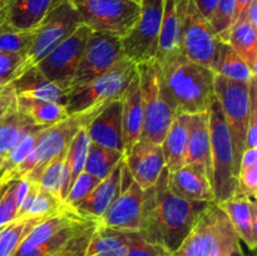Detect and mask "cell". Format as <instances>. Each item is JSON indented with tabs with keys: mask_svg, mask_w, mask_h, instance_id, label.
Here are the masks:
<instances>
[{
	"mask_svg": "<svg viewBox=\"0 0 257 256\" xmlns=\"http://www.w3.org/2000/svg\"><path fill=\"white\" fill-rule=\"evenodd\" d=\"M167 173L165 168L157 182L143 190L138 232L150 242L162 246L172 256L212 202H192L178 197L168 187Z\"/></svg>",
	"mask_w": 257,
	"mask_h": 256,
	"instance_id": "cell-1",
	"label": "cell"
},
{
	"mask_svg": "<svg viewBox=\"0 0 257 256\" xmlns=\"http://www.w3.org/2000/svg\"><path fill=\"white\" fill-rule=\"evenodd\" d=\"M97 225L67 205L38 223L13 256H85Z\"/></svg>",
	"mask_w": 257,
	"mask_h": 256,
	"instance_id": "cell-2",
	"label": "cell"
},
{
	"mask_svg": "<svg viewBox=\"0 0 257 256\" xmlns=\"http://www.w3.org/2000/svg\"><path fill=\"white\" fill-rule=\"evenodd\" d=\"M158 67L161 93L176 115L207 112L216 98V74L211 68L183 54L167 58Z\"/></svg>",
	"mask_w": 257,
	"mask_h": 256,
	"instance_id": "cell-3",
	"label": "cell"
},
{
	"mask_svg": "<svg viewBox=\"0 0 257 256\" xmlns=\"http://www.w3.org/2000/svg\"><path fill=\"white\" fill-rule=\"evenodd\" d=\"M104 105L90 108L84 112L74 113V114H68L64 119L49 125L40 136L34 150L25 158L24 162L15 168L10 175L3 178L0 183L19 180V178H25L29 182H37L45 166L59 153L67 150L70 141L77 135L78 131L83 127H88V124Z\"/></svg>",
	"mask_w": 257,
	"mask_h": 256,
	"instance_id": "cell-4",
	"label": "cell"
},
{
	"mask_svg": "<svg viewBox=\"0 0 257 256\" xmlns=\"http://www.w3.org/2000/svg\"><path fill=\"white\" fill-rule=\"evenodd\" d=\"M207 113L212 161V190L215 202L220 203L235 195L238 168L236 166L227 122L217 98L212 100Z\"/></svg>",
	"mask_w": 257,
	"mask_h": 256,
	"instance_id": "cell-5",
	"label": "cell"
},
{
	"mask_svg": "<svg viewBox=\"0 0 257 256\" xmlns=\"http://www.w3.org/2000/svg\"><path fill=\"white\" fill-rule=\"evenodd\" d=\"M240 241L227 215L216 202L210 203L185 242L172 256H230Z\"/></svg>",
	"mask_w": 257,
	"mask_h": 256,
	"instance_id": "cell-6",
	"label": "cell"
},
{
	"mask_svg": "<svg viewBox=\"0 0 257 256\" xmlns=\"http://www.w3.org/2000/svg\"><path fill=\"white\" fill-rule=\"evenodd\" d=\"M143 104V127L141 140L161 145L176 117L175 110L160 89V67L156 60L137 64Z\"/></svg>",
	"mask_w": 257,
	"mask_h": 256,
	"instance_id": "cell-7",
	"label": "cell"
},
{
	"mask_svg": "<svg viewBox=\"0 0 257 256\" xmlns=\"http://www.w3.org/2000/svg\"><path fill=\"white\" fill-rule=\"evenodd\" d=\"M136 73L137 65L124 58L107 73L77 89L70 90L65 104L68 114L84 112L120 99Z\"/></svg>",
	"mask_w": 257,
	"mask_h": 256,
	"instance_id": "cell-8",
	"label": "cell"
},
{
	"mask_svg": "<svg viewBox=\"0 0 257 256\" xmlns=\"http://www.w3.org/2000/svg\"><path fill=\"white\" fill-rule=\"evenodd\" d=\"M79 14L82 24L92 32L123 38L128 34L141 13L136 0H69Z\"/></svg>",
	"mask_w": 257,
	"mask_h": 256,
	"instance_id": "cell-9",
	"label": "cell"
},
{
	"mask_svg": "<svg viewBox=\"0 0 257 256\" xmlns=\"http://www.w3.org/2000/svg\"><path fill=\"white\" fill-rule=\"evenodd\" d=\"M82 24L79 14L69 0L60 3L35 28V39L23 59L22 74L37 67L52 50L77 30Z\"/></svg>",
	"mask_w": 257,
	"mask_h": 256,
	"instance_id": "cell-10",
	"label": "cell"
},
{
	"mask_svg": "<svg viewBox=\"0 0 257 256\" xmlns=\"http://www.w3.org/2000/svg\"><path fill=\"white\" fill-rule=\"evenodd\" d=\"M215 93L227 122L236 166L238 168L241 156L246 150V133L250 110L248 83L235 82L216 75Z\"/></svg>",
	"mask_w": 257,
	"mask_h": 256,
	"instance_id": "cell-11",
	"label": "cell"
},
{
	"mask_svg": "<svg viewBox=\"0 0 257 256\" xmlns=\"http://www.w3.org/2000/svg\"><path fill=\"white\" fill-rule=\"evenodd\" d=\"M165 0H141L137 22L122 38L124 57L136 65L156 59Z\"/></svg>",
	"mask_w": 257,
	"mask_h": 256,
	"instance_id": "cell-12",
	"label": "cell"
},
{
	"mask_svg": "<svg viewBox=\"0 0 257 256\" xmlns=\"http://www.w3.org/2000/svg\"><path fill=\"white\" fill-rule=\"evenodd\" d=\"M124 58L122 38L107 33L92 32L80 57L70 90L77 89L107 73Z\"/></svg>",
	"mask_w": 257,
	"mask_h": 256,
	"instance_id": "cell-13",
	"label": "cell"
},
{
	"mask_svg": "<svg viewBox=\"0 0 257 256\" xmlns=\"http://www.w3.org/2000/svg\"><path fill=\"white\" fill-rule=\"evenodd\" d=\"M220 42L210 22L202 17L195 3L190 0L181 29L182 54L192 62L212 68Z\"/></svg>",
	"mask_w": 257,
	"mask_h": 256,
	"instance_id": "cell-14",
	"label": "cell"
},
{
	"mask_svg": "<svg viewBox=\"0 0 257 256\" xmlns=\"http://www.w3.org/2000/svg\"><path fill=\"white\" fill-rule=\"evenodd\" d=\"M90 34L92 30L87 25L80 24L72 35L38 63L37 68L48 79L70 90V84Z\"/></svg>",
	"mask_w": 257,
	"mask_h": 256,
	"instance_id": "cell-15",
	"label": "cell"
},
{
	"mask_svg": "<svg viewBox=\"0 0 257 256\" xmlns=\"http://www.w3.org/2000/svg\"><path fill=\"white\" fill-rule=\"evenodd\" d=\"M124 162L133 181L142 190L152 187L166 168L161 145L143 140L124 153Z\"/></svg>",
	"mask_w": 257,
	"mask_h": 256,
	"instance_id": "cell-16",
	"label": "cell"
},
{
	"mask_svg": "<svg viewBox=\"0 0 257 256\" xmlns=\"http://www.w3.org/2000/svg\"><path fill=\"white\" fill-rule=\"evenodd\" d=\"M143 190L132 181L128 187L122 188L114 202L97 221L99 225L125 231H138L142 215Z\"/></svg>",
	"mask_w": 257,
	"mask_h": 256,
	"instance_id": "cell-17",
	"label": "cell"
},
{
	"mask_svg": "<svg viewBox=\"0 0 257 256\" xmlns=\"http://www.w3.org/2000/svg\"><path fill=\"white\" fill-rule=\"evenodd\" d=\"M168 187L175 195L192 202H215L212 183L205 168L186 163L177 171L167 173Z\"/></svg>",
	"mask_w": 257,
	"mask_h": 256,
	"instance_id": "cell-18",
	"label": "cell"
},
{
	"mask_svg": "<svg viewBox=\"0 0 257 256\" xmlns=\"http://www.w3.org/2000/svg\"><path fill=\"white\" fill-rule=\"evenodd\" d=\"M90 142L124 155L122 100H112L102 108L87 127Z\"/></svg>",
	"mask_w": 257,
	"mask_h": 256,
	"instance_id": "cell-19",
	"label": "cell"
},
{
	"mask_svg": "<svg viewBox=\"0 0 257 256\" xmlns=\"http://www.w3.org/2000/svg\"><path fill=\"white\" fill-rule=\"evenodd\" d=\"M217 205L227 215L240 241L245 242L251 251L255 250L257 246V206L255 200L233 195Z\"/></svg>",
	"mask_w": 257,
	"mask_h": 256,
	"instance_id": "cell-20",
	"label": "cell"
},
{
	"mask_svg": "<svg viewBox=\"0 0 257 256\" xmlns=\"http://www.w3.org/2000/svg\"><path fill=\"white\" fill-rule=\"evenodd\" d=\"M122 165L123 160L113 168L107 177L98 182L92 192L79 205L73 207L79 215L98 221L109 208L122 191Z\"/></svg>",
	"mask_w": 257,
	"mask_h": 256,
	"instance_id": "cell-21",
	"label": "cell"
},
{
	"mask_svg": "<svg viewBox=\"0 0 257 256\" xmlns=\"http://www.w3.org/2000/svg\"><path fill=\"white\" fill-rule=\"evenodd\" d=\"M64 0H12L0 12V19L18 30L35 29Z\"/></svg>",
	"mask_w": 257,
	"mask_h": 256,
	"instance_id": "cell-22",
	"label": "cell"
},
{
	"mask_svg": "<svg viewBox=\"0 0 257 256\" xmlns=\"http://www.w3.org/2000/svg\"><path fill=\"white\" fill-rule=\"evenodd\" d=\"M15 94L22 97L37 98L57 104H67L69 90L57 83L48 79L37 67H33L23 73L19 78L12 83Z\"/></svg>",
	"mask_w": 257,
	"mask_h": 256,
	"instance_id": "cell-23",
	"label": "cell"
},
{
	"mask_svg": "<svg viewBox=\"0 0 257 256\" xmlns=\"http://www.w3.org/2000/svg\"><path fill=\"white\" fill-rule=\"evenodd\" d=\"M122 123L124 153L141 140L143 127V104L138 73L128 84L122 98Z\"/></svg>",
	"mask_w": 257,
	"mask_h": 256,
	"instance_id": "cell-24",
	"label": "cell"
},
{
	"mask_svg": "<svg viewBox=\"0 0 257 256\" xmlns=\"http://www.w3.org/2000/svg\"><path fill=\"white\" fill-rule=\"evenodd\" d=\"M186 163L202 166L212 183V161H211L210 124L208 113L190 114L188 118V142Z\"/></svg>",
	"mask_w": 257,
	"mask_h": 256,
	"instance_id": "cell-25",
	"label": "cell"
},
{
	"mask_svg": "<svg viewBox=\"0 0 257 256\" xmlns=\"http://www.w3.org/2000/svg\"><path fill=\"white\" fill-rule=\"evenodd\" d=\"M188 118L190 114H177L173 118L162 143L166 170L173 172L186 165L188 142Z\"/></svg>",
	"mask_w": 257,
	"mask_h": 256,
	"instance_id": "cell-26",
	"label": "cell"
},
{
	"mask_svg": "<svg viewBox=\"0 0 257 256\" xmlns=\"http://www.w3.org/2000/svg\"><path fill=\"white\" fill-rule=\"evenodd\" d=\"M130 231L107 227L98 223L90 237L85 256H125Z\"/></svg>",
	"mask_w": 257,
	"mask_h": 256,
	"instance_id": "cell-27",
	"label": "cell"
},
{
	"mask_svg": "<svg viewBox=\"0 0 257 256\" xmlns=\"http://www.w3.org/2000/svg\"><path fill=\"white\" fill-rule=\"evenodd\" d=\"M89 145L90 138L88 135L87 127H83L78 131L77 135L73 137L69 146H68L64 160V171H63V201H64L68 191L70 190L78 176L84 171V163Z\"/></svg>",
	"mask_w": 257,
	"mask_h": 256,
	"instance_id": "cell-28",
	"label": "cell"
},
{
	"mask_svg": "<svg viewBox=\"0 0 257 256\" xmlns=\"http://www.w3.org/2000/svg\"><path fill=\"white\" fill-rule=\"evenodd\" d=\"M17 109L39 127H49L68 115L64 105L22 95H17Z\"/></svg>",
	"mask_w": 257,
	"mask_h": 256,
	"instance_id": "cell-29",
	"label": "cell"
},
{
	"mask_svg": "<svg viewBox=\"0 0 257 256\" xmlns=\"http://www.w3.org/2000/svg\"><path fill=\"white\" fill-rule=\"evenodd\" d=\"M211 69L216 75L235 82L250 83V80L256 77L240 55L226 42H220L217 55Z\"/></svg>",
	"mask_w": 257,
	"mask_h": 256,
	"instance_id": "cell-30",
	"label": "cell"
},
{
	"mask_svg": "<svg viewBox=\"0 0 257 256\" xmlns=\"http://www.w3.org/2000/svg\"><path fill=\"white\" fill-rule=\"evenodd\" d=\"M232 49L248 65L253 74L257 68V29L251 27L246 20L233 23L228 33L227 42Z\"/></svg>",
	"mask_w": 257,
	"mask_h": 256,
	"instance_id": "cell-31",
	"label": "cell"
},
{
	"mask_svg": "<svg viewBox=\"0 0 257 256\" xmlns=\"http://www.w3.org/2000/svg\"><path fill=\"white\" fill-rule=\"evenodd\" d=\"M50 216H20L0 228V256H13L30 231Z\"/></svg>",
	"mask_w": 257,
	"mask_h": 256,
	"instance_id": "cell-32",
	"label": "cell"
},
{
	"mask_svg": "<svg viewBox=\"0 0 257 256\" xmlns=\"http://www.w3.org/2000/svg\"><path fill=\"white\" fill-rule=\"evenodd\" d=\"M39 125H35L15 108L0 120V156H5L27 133Z\"/></svg>",
	"mask_w": 257,
	"mask_h": 256,
	"instance_id": "cell-33",
	"label": "cell"
},
{
	"mask_svg": "<svg viewBox=\"0 0 257 256\" xmlns=\"http://www.w3.org/2000/svg\"><path fill=\"white\" fill-rule=\"evenodd\" d=\"M123 157L124 155L122 152L90 142L85 158L84 172L89 173L98 180H103L112 172L113 168L123 160Z\"/></svg>",
	"mask_w": 257,
	"mask_h": 256,
	"instance_id": "cell-34",
	"label": "cell"
},
{
	"mask_svg": "<svg viewBox=\"0 0 257 256\" xmlns=\"http://www.w3.org/2000/svg\"><path fill=\"white\" fill-rule=\"evenodd\" d=\"M29 183L25 178L7 182V188L0 197V228L18 217L20 205L27 195Z\"/></svg>",
	"mask_w": 257,
	"mask_h": 256,
	"instance_id": "cell-35",
	"label": "cell"
},
{
	"mask_svg": "<svg viewBox=\"0 0 257 256\" xmlns=\"http://www.w3.org/2000/svg\"><path fill=\"white\" fill-rule=\"evenodd\" d=\"M35 39V29L18 30L0 19V53L7 54H27Z\"/></svg>",
	"mask_w": 257,
	"mask_h": 256,
	"instance_id": "cell-36",
	"label": "cell"
},
{
	"mask_svg": "<svg viewBox=\"0 0 257 256\" xmlns=\"http://www.w3.org/2000/svg\"><path fill=\"white\" fill-rule=\"evenodd\" d=\"M48 127H37L35 130H33L32 132L27 133L9 152L5 155L4 157V163H3V176L2 180L4 177H7L8 175L13 172L15 168L19 167L23 162L25 161V158L32 153V151L34 150L35 145L39 141L40 136L44 133V131ZM0 180V181H2Z\"/></svg>",
	"mask_w": 257,
	"mask_h": 256,
	"instance_id": "cell-37",
	"label": "cell"
},
{
	"mask_svg": "<svg viewBox=\"0 0 257 256\" xmlns=\"http://www.w3.org/2000/svg\"><path fill=\"white\" fill-rule=\"evenodd\" d=\"M67 150L53 158L49 163L44 167L42 173L38 177L37 182L42 188L47 190L48 192L53 193L57 197L62 198V187H63V171H64V160ZM63 200V198H62Z\"/></svg>",
	"mask_w": 257,
	"mask_h": 256,
	"instance_id": "cell-38",
	"label": "cell"
},
{
	"mask_svg": "<svg viewBox=\"0 0 257 256\" xmlns=\"http://www.w3.org/2000/svg\"><path fill=\"white\" fill-rule=\"evenodd\" d=\"M208 22L218 39L227 42L228 33L235 22V0H218Z\"/></svg>",
	"mask_w": 257,
	"mask_h": 256,
	"instance_id": "cell-39",
	"label": "cell"
},
{
	"mask_svg": "<svg viewBox=\"0 0 257 256\" xmlns=\"http://www.w3.org/2000/svg\"><path fill=\"white\" fill-rule=\"evenodd\" d=\"M65 206L67 203L62 198L48 192L47 190L38 185L37 192L33 197L29 210L25 216H52L64 208Z\"/></svg>",
	"mask_w": 257,
	"mask_h": 256,
	"instance_id": "cell-40",
	"label": "cell"
},
{
	"mask_svg": "<svg viewBox=\"0 0 257 256\" xmlns=\"http://www.w3.org/2000/svg\"><path fill=\"white\" fill-rule=\"evenodd\" d=\"M100 180L93 177L89 173L84 172L83 171L79 176H78L77 180L74 181V183L72 185L70 190L68 191L67 196L64 198V202L67 205L75 207L77 205H79L90 192H92L93 188L98 185Z\"/></svg>",
	"mask_w": 257,
	"mask_h": 256,
	"instance_id": "cell-41",
	"label": "cell"
},
{
	"mask_svg": "<svg viewBox=\"0 0 257 256\" xmlns=\"http://www.w3.org/2000/svg\"><path fill=\"white\" fill-rule=\"evenodd\" d=\"M125 256H171L162 246L152 243L143 238L138 231H130V243H128Z\"/></svg>",
	"mask_w": 257,
	"mask_h": 256,
	"instance_id": "cell-42",
	"label": "cell"
},
{
	"mask_svg": "<svg viewBox=\"0 0 257 256\" xmlns=\"http://www.w3.org/2000/svg\"><path fill=\"white\" fill-rule=\"evenodd\" d=\"M23 59L22 55L0 53V88L12 84L22 75Z\"/></svg>",
	"mask_w": 257,
	"mask_h": 256,
	"instance_id": "cell-43",
	"label": "cell"
},
{
	"mask_svg": "<svg viewBox=\"0 0 257 256\" xmlns=\"http://www.w3.org/2000/svg\"><path fill=\"white\" fill-rule=\"evenodd\" d=\"M250 93V110H248L247 133H246V148L257 147V80L256 77L248 83Z\"/></svg>",
	"mask_w": 257,
	"mask_h": 256,
	"instance_id": "cell-44",
	"label": "cell"
},
{
	"mask_svg": "<svg viewBox=\"0 0 257 256\" xmlns=\"http://www.w3.org/2000/svg\"><path fill=\"white\" fill-rule=\"evenodd\" d=\"M235 195L255 200L257 196V165L238 170L237 188Z\"/></svg>",
	"mask_w": 257,
	"mask_h": 256,
	"instance_id": "cell-45",
	"label": "cell"
},
{
	"mask_svg": "<svg viewBox=\"0 0 257 256\" xmlns=\"http://www.w3.org/2000/svg\"><path fill=\"white\" fill-rule=\"evenodd\" d=\"M17 108V94L12 84L0 88V120Z\"/></svg>",
	"mask_w": 257,
	"mask_h": 256,
	"instance_id": "cell-46",
	"label": "cell"
},
{
	"mask_svg": "<svg viewBox=\"0 0 257 256\" xmlns=\"http://www.w3.org/2000/svg\"><path fill=\"white\" fill-rule=\"evenodd\" d=\"M192 2L195 3L196 8L202 14V17L208 20L211 18V15H212L213 10L216 9V5H217L218 0H192Z\"/></svg>",
	"mask_w": 257,
	"mask_h": 256,
	"instance_id": "cell-47",
	"label": "cell"
},
{
	"mask_svg": "<svg viewBox=\"0 0 257 256\" xmlns=\"http://www.w3.org/2000/svg\"><path fill=\"white\" fill-rule=\"evenodd\" d=\"M252 165H257V147L255 148H246L242 152L240 158V168L250 167Z\"/></svg>",
	"mask_w": 257,
	"mask_h": 256,
	"instance_id": "cell-48",
	"label": "cell"
},
{
	"mask_svg": "<svg viewBox=\"0 0 257 256\" xmlns=\"http://www.w3.org/2000/svg\"><path fill=\"white\" fill-rule=\"evenodd\" d=\"M237 20H246L251 27L257 29V0L251 3L250 7L246 9V12L243 13ZM237 20H236V22H237Z\"/></svg>",
	"mask_w": 257,
	"mask_h": 256,
	"instance_id": "cell-49",
	"label": "cell"
},
{
	"mask_svg": "<svg viewBox=\"0 0 257 256\" xmlns=\"http://www.w3.org/2000/svg\"><path fill=\"white\" fill-rule=\"evenodd\" d=\"M252 2H255V0H235V22L246 12V9L250 7Z\"/></svg>",
	"mask_w": 257,
	"mask_h": 256,
	"instance_id": "cell-50",
	"label": "cell"
},
{
	"mask_svg": "<svg viewBox=\"0 0 257 256\" xmlns=\"http://www.w3.org/2000/svg\"><path fill=\"white\" fill-rule=\"evenodd\" d=\"M230 256H245L242 248H241L240 241H238V242L233 246L232 250H231V252H230Z\"/></svg>",
	"mask_w": 257,
	"mask_h": 256,
	"instance_id": "cell-51",
	"label": "cell"
},
{
	"mask_svg": "<svg viewBox=\"0 0 257 256\" xmlns=\"http://www.w3.org/2000/svg\"><path fill=\"white\" fill-rule=\"evenodd\" d=\"M5 188H7V182L5 183H0V197H2L3 192L5 191Z\"/></svg>",
	"mask_w": 257,
	"mask_h": 256,
	"instance_id": "cell-52",
	"label": "cell"
},
{
	"mask_svg": "<svg viewBox=\"0 0 257 256\" xmlns=\"http://www.w3.org/2000/svg\"><path fill=\"white\" fill-rule=\"evenodd\" d=\"M10 2H12V0H3V4H2V10H3V8H4L5 5H7V4H9Z\"/></svg>",
	"mask_w": 257,
	"mask_h": 256,
	"instance_id": "cell-53",
	"label": "cell"
},
{
	"mask_svg": "<svg viewBox=\"0 0 257 256\" xmlns=\"http://www.w3.org/2000/svg\"><path fill=\"white\" fill-rule=\"evenodd\" d=\"M4 157H5V156H0V170H2L3 163H4Z\"/></svg>",
	"mask_w": 257,
	"mask_h": 256,
	"instance_id": "cell-54",
	"label": "cell"
},
{
	"mask_svg": "<svg viewBox=\"0 0 257 256\" xmlns=\"http://www.w3.org/2000/svg\"><path fill=\"white\" fill-rule=\"evenodd\" d=\"M2 4H3V0H0V12H2Z\"/></svg>",
	"mask_w": 257,
	"mask_h": 256,
	"instance_id": "cell-55",
	"label": "cell"
},
{
	"mask_svg": "<svg viewBox=\"0 0 257 256\" xmlns=\"http://www.w3.org/2000/svg\"><path fill=\"white\" fill-rule=\"evenodd\" d=\"M2 176H3V172H0V180H2Z\"/></svg>",
	"mask_w": 257,
	"mask_h": 256,
	"instance_id": "cell-56",
	"label": "cell"
},
{
	"mask_svg": "<svg viewBox=\"0 0 257 256\" xmlns=\"http://www.w3.org/2000/svg\"><path fill=\"white\" fill-rule=\"evenodd\" d=\"M136 2H138V3H141V0H136Z\"/></svg>",
	"mask_w": 257,
	"mask_h": 256,
	"instance_id": "cell-57",
	"label": "cell"
}]
</instances>
